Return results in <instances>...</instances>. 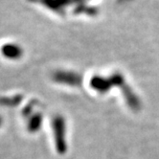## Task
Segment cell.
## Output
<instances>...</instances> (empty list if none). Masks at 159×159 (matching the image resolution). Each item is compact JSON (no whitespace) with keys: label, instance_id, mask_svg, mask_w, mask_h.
Segmentation results:
<instances>
[{"label":"cell","instance_id":"1","mask_svg":"<svg viewBox=\"0 0 159 159\" xmlns=\"http://www.w3.org/2000/svg\"><path fill=\"white\" fill-rule=\"evenodd\" d=\"M2 53L5 57L10 59H16L19 58L22 51L21 49L14 44H6L2 48Z\"/></svg>","mask_w":159,"mask_h":159}]
</instances>
